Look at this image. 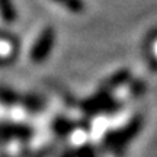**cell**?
<instances>
[{
  "instance_id": "1",
  "label": "cell",
  "mask_w": 157,
  "mask_h": 157,
  "mask_svg": "<svg viewBox=\"0 0 157 157\" xmlns=\"http://www.w3.org/2000/svg\"><path fill=\"white\" fill-rule=\"evenodd\" d=\"M141 128H143V118L141 115H135L128 124H125L121 128L109 129L103 135L102 144L113 156L121 157L129 146V143L140 134Z\"/></svg>"
},
{
  "instance_id": "2",
  "label": "cell",
  "mask_w": 157,
  "mask_h": 157,
  "mask_svg": "<svg viewBox=\"0 0 157 157\" xmlns=\"http://www.w3.org/2000/svg\"><path fill=\"white\" fill-rule=\"evenodd\" d=\"M80 108L86 115H101V113H113L121 108L119 102L112 96L111 92L99 90L96 95L84 99Z\"/></svg>"
},
{
  "instance_id": "3",
  "label": "cell",
  "mask_w": 157,
  "mask_h": 157,
  "mask_svg": "<svg viewBox=\"0 0 157 157\" xmlns=\"http://www.w3.org/2000/svg\"><path fill=\"white\" fill-rule=\"evenodd\" d=\"M54 45H56V31L52 26H47L41 31V34L31 47V51H29L31 61L36 64L44 63L51 56Z\"/></svg>"
},
{
  "instance_id": "4",
  "label": "cell",
  "mask_w": 157,
  "mask_h": 157,
  "mask_svg": "<svg viewBox=\"0 0 157 157\" xmlns=\"http://www.w3.org/2000/svg\"><path fill=\"white\" fill-rule=\"evenodd\" d=\"M131 82V71L128 68H121L115 71L113 74H111L109 77L105 80V83L102 86V90L105 92H112L117 87H121L124 84H128Z\"/></svg>"
},
{
  "instance_id": "5",
  "label": "cell",
  "mask_w": 157,
  "mask_h": 157,
  "mask_svg": "<svg viewBox=\"0 0 157 157\" xmlns=\"http://www.w3.org/2000/svg\"><path fill=\"white\" fill-rule=\"evenodd\" d=\"M52 131L54 134L58 135V137H67L70 132H73L74 128H76V124L73 121H70L64 117H57L54 121H52Z\"/></svg>"
},
{
  "instance_id": "6",
  "label": "cell",
  "mask_w": 157,
  "mask_h": 157,
  "mask_svg": "<svg viewBox=\"0 0 157 157\" xmlns=\"http://www.w3.org/2000/svg\"><path fill=\"white\" fill-rule=\"evenodd\" d=\"M0 17L6 23L16 22L17 10L13 0H0Z\"/></svg>"
},
{
  "instance_id": "7",
  "label": "cell",
  "mask_w": 157,
  "mask_h": 157,
  "mask_svg": "<svg viewBox=\"0 0 157 157\" xmlns=\"http://www.w3.org/2000/svg\"><path fill=\"white\" fill-rule=\"evenodd\" d=\"M52 2L61 5L63 7H66L71 13H82L84 10V7H86L83 0H52Z\"/></svg>"
},
{
  "instance_id": "8",
  "label": "cell",
  "mask_w": 157,
  "mask_h": 157,
  "mask_svg": "<svg viewBox=\"0 0 157 157\" xmlns=\"http://www.w3.org/2000/svg\"><path fill=\"white\" fill-rule=\"evenodd\" d=\"M25 106L31 109V111H39L42 108V101L36 96H28L25 99Z\"/></svg>"
},
{
  "instance_id": "9",
  "label": "cell",
  "mask_w": 157,
  "mask_h": 157,
  "mask_svg": "<svg viewBox=\"0 0 157 157\" xmlns=\"http://www.w3.org/2000/svg\"><path fill=\"white\" fill-rule=\"evenodd\" d=\"M73 157H96V154H95V150H93L90 146L86 144V146L80 147Z\"/></svg>"
}]
</instances>
